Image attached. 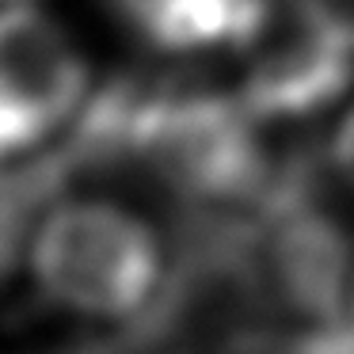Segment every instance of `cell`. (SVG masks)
<instances>
[{
	"label": "cell",
	"mask_w": 354,
	"mask_h": 354,
	"mask_svg": "<svg viewBox=\"0 0 354 354\" xmlns=\"http://www.w3.org/2000/svg\"><path fill=\"white\" fill-rule=\"evenodd\" d=\"M39 293L54 308L95 324L153 313L168 278L156 229L111 198H62L27 240Z\"/></svg>",
	"instance_id": "cell-1"
},
{
	"label": "cell",
	"mask_w": 354,
	"mask_h": 354,
	"mask_svg": "<svg viewBox=\"0 0 354 354\" xmlns=\"http://www.w3.org/2000/svg\"><path fill=\"white\" fill-rule=\"evenodd\" d=\"M236 100L259 122L313 118L354 80V31L339 0H263L232 42Z\"/></svg>",
	"instance_id": "cell-2"
},
{
	"label": "cell",
	"mask_w": 354,
	"mask_h": 354,
	"mask_svg": "<svg viewBox=\"0 0 354 354\" xmlns=\"http://www.w3.org/2000/svg\"><path fill=\"white\" fill-rule=\"evenodd\" d=\"M84 54L42 8H0V160L54 141L88 100Z\"/></svg>",
	"instance_id": "cell-3"
},
{
	"label": "cell",
	"mask_w": 354,
	"mask_h": 354,
	"mask_svg": "<svg viewBox=\"0 0 354 354\" xmlns=\"http://www.w3.org/2000/svg\"><path fill=\"white\" fill-rule=\"evenodd\" d=\"M141 42L160 54L232 50L263 0H103Z\"/></svg>",
	"instance_id": "cell-4"
},
{
	"label": "cell",
	"mask_w": 354,
	"mask_h": 354,
	"mask_svg": "<svg viewBox=\"0 0 354 354\" xmlns=\"http://www.w3.org/2000/svg\"><path fill=\"white\" fill-rule=\"evenodd\" d=\"M27 248V206L19 187L0 168V286L12 278L19 255Z\"/></svg>",
	"instance_id": "cell-5"
},
{
	"label": "cell",
	"mask_w": 354,
	"mask_h": 354,
	"mask_svg": "<svg viewBox=\"0 0 354 354\" xmlns=\"http://www.w3.org/2000/svg\"><path fill=\"white\" fill-rule=\"evenodd\" d=\"M331 164H335V176L346 191H354V107L343 115L331 141Z\"/></svg>",
	"instance_id": "cell-6"
},
{
	"label": "cell",
	"mask_w": 354,
	"mask_h": 354,
	"mask_svg": "<svg viewBox=\"0 0 354 354\" xmlns=\"http://www.w3.org/2000/svg\"><path fill=\"white\" fill-rule=\"evenodd\" d=\"M12 4H27V0H0V8H12Z\"/></svg>",
	"instance_id": "cell-7"
},
{
	"label": "cell",
	"mask_w": 354,
	"mask_h": 354,
	"mask_svg": "<svg viewBox=\"0 0 354 354\" xmlns=\"http://www.w3.org/2000/svg\"><path fill=\"white\" fill-rule=\"evenodd\" d=\"M346 301H351V316H354V278H351V297Z\"/></svg>",
	"instance_id": "cell-8"
}]
</instances>
